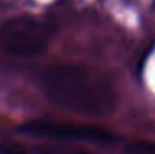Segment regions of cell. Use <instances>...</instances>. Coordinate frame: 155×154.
<instances>
[{
	"label": "cell",
	"mask_w": 155,
	"mask_h": 154,
	"mask_svg": "<svg viewBox=\"0 0 155 154\" xmlns=\"http://www.w3.org/2000/svg\"><path fill=\"white\" fill-rule=\"evenodd\" d=\"M25 134L51 139H64V141H86V142H107L114 136L109 131L97 126L87 124H73V123H56V121L35 119L28 121L20 128Z\"/></svg>",
	"instance_id": "3957f363"
},
{
	"label": "cell",
	"mask_w": 155,
	"mask_h": 154,
	"mask_svg": "<svg viewBox=\"0 0 155 154\" xmlns=\"http://www.w3.org/2000/svg\"><path fill=\"white\" fill-rule=\"evenodd\" d=\"M129 154H155V148H152L150 144H134L129 149Z\"/></svg>",
	"instance_id": "5b68a950"
},
{
	"label": "cell",
	"mask_w": 155,
	"mask_h": 154,
	"mask_svg": "<svg viewBox=\"0 0 155 154\" xmlns=\"http://www.w3.org/2000/svg\"><path fill=\"white\" fill-rule=\"evenodd\" d=\"M0 154H27L25 149H21L17 144H8V142H3L0 144Z\"/></svg>",
	"instance_id": "8992f818"
},
{
	"label": "cell",
	"mask_w": 155,
	"mask_h": 154,
	"mask_svg": "<svg viewBox=\"0 0 155 154\" xmlns=\"http://www.w3.org/2000/svg\"><path fill=\"white\" fill-rule=\"evenodd\" d=\"M45 96L61 108L102 116L116 108V91L97 71L83 65H56L41 76Z\"/></svg>",
	"instance_id": "6da1fadb"
},
{
	"label": "cell",
	"mask_w": 155,
	"mask_h": 154,
	"mask_svg": "<svg viewBox=\"0 0 155 154\" xmlns=\"http://www.w3.org/2000/svg\"><path fill=\"white\" fill-rule=\"evenodd\" d=\"M51 38V28L45 22L30 15H20L0 25V48L17 56L41 53Z\"/></svg>",
	"instance_id": "7a4b0ae2"
},
{
	"label": "cell",
	"mask_w": 155,
	"mask_h": 154,
	"mask_svg": "<svg viewBox=\"0 0 155 154\" xmlns=\"http://www.w3.org/2000/svg\"><path fill=\"white\" fill-rule=\"evenodd\" d=\"M40 154H91L83 149H51V148H45L40 151Z\"/></svg>",
	"instance_id": "277c9868"
}]
</instances>
